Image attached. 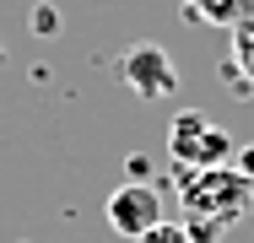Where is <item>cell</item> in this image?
<instances>
[{
    "label": "cell",
    "instance_id": "cell-1",
    "mask_svg": "<svg viewBox=\"0 0 254 243\" xmlns=\"http://www.w3.org/2000/svg\"><path fill=\"white\" fill-rule=\"evenodd\" d=\"M184 222H211V227H233L244 222L254 205V184L238 173V168H195L184 179Z\"/></svg>",
    "mask_w": 254,
    "mask_h": 243
},
{
    "label": "cell",
    "instance_id": "cell-2",
    "mask_svg": "<svg viewBox=\"0 0 254 243\" xmlns=\"http://www.w3.org/2000/svg\"><path fill=\"white\" fill-rule=\"evenodd\" d=\"M238 151V141L222 130V124H211L200 108H179L173 114V124H168V157L179 162V168H227V157Z\"/></svg>",
    "mask_w": 254,
    "mask_h": 243
},
{
    "label": "cell",
    "instance_id": "cell-4",
    "mask_svg": "<svg viewBox=\"0 0 254 243\" xmlns=\"http://www.w3.org/2000/svg\"><path fill=\"white\" fill-rule=\"evenodd\" d=\"M119 76H125V87L135 97H173V87H179V70H173L162 44H130Z\"/></svg>",
    "mask_w": 254,
    "mask_h": 243
},
{
    "label": "cell",
    "instance_id": "cell-8",
    "mask_svg": "<svg viewBox=\"0 0 254 243\" xmlns=\"http://www.w3.org/2000/svg\"><path fill=\"white\" fill-rule=\"evenodd\" d=\"M233 157H238V173H244V179H249V184H254V146H238Z\"/></svg>",
    "mask_w": 254,
    "mask_h": 243
},
{
    "label": "cell",
    "instance_id": "cell-6",
    "mask_svg": "<svg viewBox=\"0 0 254 243\" xmlns=\"http://www.w3.org/2000/svg\"><path fill=\"white\" fill-rule=\"evenodd\" d=\"M135 243H190V233H184L179 222H157L152 233H141Z\"/></svg>",
    "mask_w": 254,
    "mask_h": 243
},
{
    "label": "cell",
    "instance_id": "cell-3",
    "mask_svg": "<svg viewBox=\"0 0 254 243\" xmlns=\"http://www.w3.org/2000/svg\"><path fill=\"white\" fill-rule=\"evenodd\" d=\"M157 222H162V194L157 184H141V179H125L119 189L108 194V227L119 233V238H141V233H152Z\"/></svg>",
    "mask_w": 254,
    "mask_h": 243
},
{
    "label": "cell",
    "instance_id": "cell-5",
    "mask_svg": "<svg viewBox=\"0 0 254 243\" xmlns=\"http://www.w3.org/2000/svg\"><path fill=\"white\" fill-rule=\"evenodd\" d=\"M195 22H238L249 0H184Z\"/></svg>",
    "mask_w": 254,
    "mask_h": 243
},
{
    "label": "cell",
    "instance_id": "cell-7",
    "mask_svg": "<svg viewBox=\"0 0 254 243\" xmlns=\"http://www.w3.org/2000/svg\"><path fill=\"white\" fill-rule=\"evenodd\" d=\"M33 27H38V33H54V27H60L54 5H38V11H33Z\"/></svg>",
    "mask_w": 254,
    "mask_h": 243
}]
</instances>
